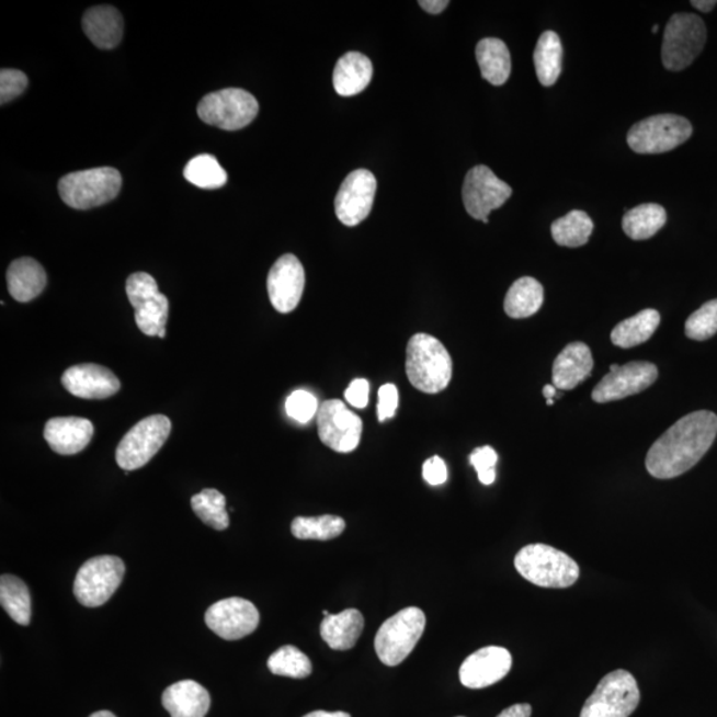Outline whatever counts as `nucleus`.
I'll use <instances>...</instances> for the list:
<instances>
[{
	"label": "nucleus",
	"instance_id": "obj_52",
	"mask_svg": "<svg viewBox=\"0 0 717 717\" xmlns=\"http://www.w3.org/2000/svg\"><path fill=\"white\" fill-rule=\"evenodd\" d=\"M166 335H167V330H166V329H162V330L159 332V335H157V337H159L160 339H163V338H166Z\"/></svg>",
	"mask_w": 717,
	"mask_h": 717
},
{
	"label": "nucleus",
	"instance_id": "obj_53",
	"mask_svg": "<svg viewBox=\"0 0 717 717\" xmlns=\"http://www.w3.org/2000/svg\"><path fill=\"white\" fill-rule=\"evenodd\" d=\"M658 31H659V26H658V24H656V26H652V33H653V34H657Z\"/></svg>",
	"mask_w": 717,
	"mask_h": 717
},
{
	"label": "nucleus",
	"instance_id": "obj_36",
	"mask_svg": "<svg viewBox=\"0 0 717 717\" xmlns=\"http://www.w3.org/2000/svg\"><path fill=\"white\" fill-rule=\"evenodd\" d=\"M344 530V520L330 514L297 517L292 524L293 536L298 539L330 540L341 536Z\"/></svg>",
	"mask_w": 717,
	"mask_h": 717
},
{
	"label": "nucleus",
	"instance_id": "obj_41",
	"mask_svg": "<svg viewBox=\"0 0 717 717\" xmlns=\"http://www.w3.org/2000/svg\"><path fill=\"white\" fill-rule=\"evenodd\" d=\"M470 464L478 475L483 486H492L496 481V464L499 462V456L492 446L486 445L471 452Z\"/></svg>",
	"mask_w": 717,
	"mask_h": 717
},
{
	"label": "nucleus",
	"instance_id": "obj_48",
	"mask_svg": "<svg viewBox=\"0 0 717 717\" xmlns=\"http://www.w3.org/2000/svg\"><path fill=\"white\" fill-rule=\"evenodd\" d=\"M691 4L702 12H710L716 8L717 2L716 0H692Z\"/></svg>",
	"mask_w": 717,
	"mask_h": 717
},
{
	"label": "nucleus",
	"instance_id": "obj_56",
	"mask_svg": "<svg viewBox=\"0 0 717 717\" xmlns=\"http://www.w3.org/2000/svg\"><path fill=\"white\" fill-rule=\"evenodd\" d=\"M458 717H464V716H458Z\"/></svg>",
	"mask_w": 717,
	"mask_h": 717
},
{
	"label": "nucleus",
	"instance_id": "obj_33",
	"mask_svg": "<svg viewBox=\"0 0 717 717\" xmlns=\"http://www.w3.org/2000/svg\"><path fill=\"white\" fill-rule=\"evenodd\" d=\"M594 224L589 214L582 210H571L565 217L558 218L551 225V236L559 247L580 248L589 242Z\"/></svg>",
	"mask_w": 717,
	"mask_h": 717
},
{
	"label": "nucleus",
	"instance_id": "obj_50",
	"mask_svg": "<svg viewBox=\"0 0 717 717\" xmlns=\"http://www.w3.org/2000/svg\"><path fill=\"white\" fill-rule=\"evenodd\" d=\"M543 394L546 400L555 399L557 396V388L555 385H546L543 389Z\"/></svg>",
	"mask_w": 717,
	"mask_h": 717
},
{
	"label": "nucleus",
	"instance_id": "obj_51",
	"mask_svg": "<svg viewBox=\"0 0 717 717\" xmlns=\"http://www.w3.org/2000/svg\"><path fill=\"white\" fill-rule=\"evenodd\" d=\"M90 717H116L110 710H99V713L92 714Z\"/></svg>",
	"mask_w": 717,
	"mask_h": 717
},
{
	"label": "nucleus",
	"instance_id": "obj_30",
	"mask_svg": "<svg viewBox=\"0 0 717 717\" xmlns=\"http://www.w3.org/2000/svg\"><path fill=\"white\" fill-rule=\"evenodd\" d=\"M562 56L564 48L559 36L555 31H545L534 49V66L540 84L551 87L557 83L562 72Z\"/></svg>",
	"mask_w": 717,
	"mask_h": 717
},
{
	"label": "nucleus",
	"instance_id": "obj_35",
	"mask_svg": "<svg viewBox=\"0 0 717 717\" xmlns=\"http://www.w3.org/2000/svg\"><path fill=\"white\" fill-rule=\"evenodd\" d=\"M191 504L193 512L204 524L218 532L228 530L230 519L226 512V499L217 489H204L192 497Z\"/></svg>",
	"mask_w": 717,
	"mask_h": 717
},
{
	"label": "nucleus",
	"instance_id": "obj_22",
	"mask_svg": "<svg viewBox=\"0 0 717 717\" xmlns=\"http://www.w3.org/2000/svg\"><path fill=\"white\" fill-rule=\"evenodd\" d=\"M594 368V358L587 344L581 342L566 345L553 364V385L570 391L589 379Z\"/></svg>",
	"mask_w": 717,
	"mask_h": 717
},
{
	"label": "nucleus",
	"instance_id": "obj_18",
	"mask_svg": "<svg viewBox=\"0 0 717 717\" xmlns=\"http://www.w3.org/2000/svg\"><path fill=\"white\" fill-rule=\"evenodd\" d=\"M306 285L305 269L294 254H285L270 269L268 292L276 311L288 314L298 307Z\"/></svg>",
	"mask_w": 717,
	"mask_h": 717
},
{
	"label": "nucleus",
	"instance_id": "obj_14",
	"mask_svg": "<svg viewBox=\"0 0 717 717\" xmlns=\"http://www.w3.org/2000/svg\"><path fill=\"white\" fill-rule=\"evenodd\" d=\"M512 196V187L486 166L471 168L465 178L463 201L470 217L483 221Z\"/></svg>",
	"mask_w": 717,
	"mask_h": 717
},
{
	"label": "nucleus",
	"instance_id": "obj_23",
	"mask_svg": "<svg viewBox=\"0 0 717 717\" xmlns=\"http://www.w3.org/2000/svg\"><path fill=\"white\" fill-rule=\"evenodd\" d=\"M162 706L172 717H205L210 695L200 683L182 681L163 691Z\"/></svg>",
	"mask_w": 717,
	"mask_h": 717
},
{
	"label": "nucleus",
	"instance_id": "obj_42",
	"mask_svg": "<svg viewBox=\"0 0 717 717\" xmlns=\"http://www.w3.org/2000/svg\"><path fill=\"white\" fill-rule=\"evenodd\" d=\"M29 79L19 69H2L0 72V102L8 104L26 91Z\"/></svg>",
	"mask_w": 717,
	"mask_h": 717
},
{
	"label": "nucleus",
	"instance_id": "obj_12",
	"mask_svg": "<svg viewBox=\"0 0 717 717\" xmlns=\"http://www.w3.org/2000/svg\"><path fill=\"white\" fill-rule=\"evenodd\" d=\"M128 299L135 308L138 329L147 337H157L166 329L169 314V300L159 291L156 280L148 273H135L127 280Z\"/></svg>",
	"mask_w": 717,
	"mask_h": 717
},
{
	"label": "nucleus",
	"instance_id": "obj_2",
	"mask_svg": "<svg viewBox=\"0 0 717 717\" xmlns=\"http://www.w3.org/2000/svg\"><path fill=\"white\" fill-rule=\"evenodd\" d=\"M406 371L408 380L419 391L439 394L449 386L452 357L439 339L417 333L407 345Z\"/></svg>",
	"mask_w": 717,
	"mask_h": 717
},
{
	"label": "nucleus",
	"instance_id": "obj_39",
	"mask_svg": "<svg viewBox=\"0 0 717 717\" xmlns=\"http://www.w3.org/2000/svg\"><path fill=\"white\" fill-rule=\"evenodd\" d=\"M717 332V299L704 304L699 310L691 314L685 322V335L692 341L703 342L715 337Z\"/></svg>",
	"mask_w": 717,
	"mask_h": 717
},
{
	"label": "nucleus",
	"instance_id": "obj_25",
	"mask_svg": "<svg viewBox=\"0 0 717 717\" xmlns=\"http://www.w3.org/2000/svg\"><path fill=\"white\" fill-rule=\"evenodd\" d=\"M47 286L46 270L33 258H19L8 272V287L11 297L21 304L33 300Z\"/></svg>",
	"mask_w": 717,
	"mask_h": 717
},
{
	"label": "nucleus",
	"instance_id": "obj_32",
	"mask_svg": "<svg viewBox=\"0 0 717 717\" xmlns=\"http://www.w3.org/2000/svg\"><path fill=\"white\" fill-rule=\"evenodd\" d=\"M667 223V213L658 204H644L625 214L624 231L634 241H645L657 235Z\"/></svg>",
	"mask_w": 717,
	"mask_h": 717
},
{
	"label": "nucleus",
	"instance_id": "obj_3",
	"mask_svg": "<svg viewBox=\"0 0 717 717\" xmlns=\"http://www.w3.org/2000/svg\"><path fill=\"white\" fill-rule=\"evenodd\" d=\"M515 569L526 581L546 589H566L580 578V566L556 547L533 544L522 547L514 558Z\"/></svg>",
	"mask_w": 717,
	"mask_h": 717
},
{
	"label": "nucleus",
	"instance_id": "obj_34",
	"mask_svg": "<svg viewBox=\"0 0 717 717\" xmlns=\"http://www.w3.org/2000/svg\"><path fill=\"white\" fill-rule=\"evenodd\" d=\"M0 603L18 625H30L31 596L27 584L21 578L10 574L0 578Z\"/></svg>",
	"mask_w": 717,
	"mask_h": 717
},
{
	"label": "nucleus",
	"instance_id": "obj_43",
	"mask_svg": "<svg viewBox=\"0 0 717 717\" xmlns=\"http://www.w3.org/2000/svg\"><path fill=\"white\" fill-rule=\"evenodd\" d=\"M399 406L398 388L394 385H385L379 389V402H377V418L380 421L392 419Z\"/></svg>",
	"mask_w": 717,
	"mask_h": 717
},
{
	"label": "nucleus",
	"instance_id": "obj_46",
	"mask_svg": "<svg viewBox=\"0 0 717 717\" xmlns=\"http://www.w3.org/2000/svg\"><path fill=\"white\" fill-rule=\"evenodd\" d=\"M420 8L428 12V14L437 15L448 8V0H420Z\"/></svg>",
	"mask_w": 717,
	"mask_h": 717
},
{
	"label": "nucleus",
	"instance_id": "obj_8",
	"mask_svg": "<svg viewBox=\"0 0 717 717\" xmlns=\"http://www.w3.org/2000/svg\"><path fill=\"white\" fill-rule=\"evenodd\" d=\"M198 116L204 123L224 130H239L253 122L260 112L257 99L241 88H225L201 100Z\"/></svg>",
	"mask_w": 717,
	"mask_h": 717
},
{
	"label": "nucleus",
	"instance_id": "obj_20",
	"mask_svg": "<svg viewBox=\"0 0 717 717\" xmlns=\"http://www.w3.org/2000/svg\"><path fill=\"white\" fill-rule=\"evenodd\" d=\"M61 385L69 394L88 400L111 398L122 388L111 369L92 363L69 367L61 376Z\"/></svg>",
	"mask_w": 717,
	"mask_h": 717
},
{
	"label": "nucleus",
	"instance_id": "obj_21",
	"mask_svg": "<svg viewBox=\"0 0 717 717\" xmlns=\"http://www.w3.org/2000/svg\"><path fill=\"white\" fill-rule=\"evenodd\" d=\"M93 424L83 418H54L44 426V439L52 449L62 456L84 451L93 437Z\"/></svg>",
	"mask_w": 717,
	"mask_h": 717
},
{
	"label": "nucleus",
	"instance_id": "obj_15",
	"mask_svg": "<svg viewBox=\"0 0 717 717\" xmlns=\"http://www.w3.org/2000/svg\"><path fill=\"white\" fill-rule=\"evenodd\" d=\"M656 364L649 362H631L625 366L613 364L610 373L598 383L591 394L595 402H610L644 392L658 379Z\"/></svg>",
	"mask_w": 717,
	"mask_h": 717
},
{
	"label": "nucleus",
	"instance_id": "obj_9",
	"mask_svg": "<svg viewBox=\"0 0 717 717\" xmlns=\"http://www.w3.org/2000/svg\"><path fill=\"white\" fill-rule=\"evenodd\" d=\"M691 136L687 118L664 113L635 124L628 132L627 143L639 155H659L682 146Z\"/></svg>",
	"mask_w": 717,
	"mask_h": 717
},
{
	"label": "nucleus",
	"instance_id": "obj_7",
	"mask_svg": "<svg viewBox=\"0 0 717 717\" xmlns=\"http://www.w3.org/2000/svg\"><path fill=\"white\" fill-rule=\"evenodd\" d=\"M637 679L626 670H615L601 679L580 717H628L639 706Z\"/></svg>",
	"mask_w": 717,
	"mask_h": 717
},
{
	"label": "nucleus",
	"instance_id": "obj_54",
	"mask_svg": "<svg viewBox=\"0 0 717 717\" xmlns=\"http://www.w3.org/2000/svg\"><path fill=\"white\" fill-rule=\"evenodd\" d=\"M546 405H547V406H553V405H555V399L546 400Z\"/></svg>",
	"mask_w": 717,
	"mask_h": 717
},
{
	"label": "nucleus",
	"instance_id": "obj_4",
	"mask_svg": "<svg viewBox=\"0 0 717 717\" xmlns=\"http://www.w3.org/2000/svg\"><path fill=\"white\" fill-rule=\"evenodd\" d=\"M122 186L117 169L104 167L66 174L59 181L58 191L69 207L87 210L115 200Z\"/></svg>",
	"mask_w": 717,
	"mask_h": 717
},
{
	"label": "nucleus",
	"instance_id": "obj_38",
	"mask_svg": "<svg viewBox=\"0 0 717 717\" xmlns=\"http://www.w3.org/2000/svg\"><path fill=\"white\" fill-rule=\"evenodd\" d=\"M270 672L274 675L305 679L311 675V660L295 646H283L268 660Z\"/></svg>",
	"mask_w": 717,
	"mask_h": 717
},
{
	"label": "nucleus",
	"instance_id": "obj_10",
	"mask_svg": "<svg viewBox=\"0 0 717 717\" xmlns=\"http://www.w3.org/2000/svg\"><path fill=\"white\" fill-rule=\"evenodd\" d=\"M171 431V420L163 414L138 421L117 446L118 467L127 471L146 467L166 444Z\"/></svg>",
	"mask_w": 717,
	"mask_h": 717
},
{
	"label": "nucleus",
	"instance_id": "obj_44",
	"mask_svg": "<svg viewBox=\"0 0 717 717\" xmlns=\"http://www.w3.org/2000/svg\"><path fill=\"white\" fill-rule=\"evenodd\" d=\"M423 477L432 487L443 486L448 478V469H446L443 458L439 456L428 458L423 465Z\"/></svg>",
	"mask_w": 717,
	"mask_h": 717
},
{
	"label": "nucleus",
	"instance_id": "obj_1",
	"mask_svg": "<svg viewBox=\"0 0 717 717\" xmlns=\"http://www.w3.org/2000/svg\"><path fill=\"white\" fill-rule=\"evenodd\" d=\"M717 436V417L696 411L678 420L656 443L646 457V469L659 480L685 474L702 460Z\"/></svg>",
	"mask_w": 717,
	"mask_h": 717
},
{
	"label": "nucleus",
	"instance_id": "obj_13",
	"mask_svg": "<svg viewBox=\"0 0 717 717\" xmlns=\"http://www.w3.org/2000/svg\"><path fill=\"white\" fill-rule=\"evenodd\" d=\"M317 424L320 442L338 453L355 451L361 443L363 423L342 400L331 399L319 407Z\"/></svg>",
	"mask_w": 717,
	"mask_h": 717
},
{
	"label": "nucleus",
	"instance_id": "obj_49",
	"mask_svg": "<svg viewBox=\"0 0 717 717\" xmlns=\"http://www.w3.org/2000/svg\"><path fill=\"white\" fill-rule=\"evenodd\" d=\"M304 717H351L348 713H342V710H337V713H326V710H314V713L307 714Z\"/></svg>",
	"mask_w": 717,
	"mask_h": 717
},
{
	"label": "nucleus",
	"instance_id": "obj_5",
	"mask_svg": "<svg viewBox=\"0 0 717 717\" xmlns=\"http://www.w3.org/2000/svg\"><path fill=\"white\" fill-rule=\"evenodd\" d=\"M425 614L407 607L387 619L375 638V651L383 664L399 665L413 651L425 630Z\"/></svg>",
	"mask_w": 717,
	"mask_h": 717
},
{
	"label": "nucleus",
	"instance_id": "obj_47",
	"mask_svg": "<svg viewBox=\"0 0 717 717\" xmlns=\"http://www.w3.org/2000/svg\"><path fill=\"white\" fill-rule=\"evenodd\" d=\"M532 716V706L527 703L514 704V706L509 707L497 717H531Z\"/></svg>",
	"mask_w": 717,
	"mask_h": 717
},
{
	"label": "nucleus",
	"instance_id": "obj_16",
	"mask_svg": "<svg viewBox=\"0 0 717 717\" xmlns=\"http://www.w3.org/2000/svg\"><path fill=\"white\" fill-rule=\"evenodd\" d=\"M260 619V612L253 603L238 596L214 603L205 614L207 627L225 640L248 637L257 630Z\"/></svg>",
	"mask_w": 717,
	"mask_h": 717
},
{
	"label": "nucleus",
	"instance_id": "obj_28",
	"mask_svg": "<svg viewBox=\"0 0 717 717\" xmlns=\"http://www.w3.org/2000/svg\"><path fill=\"white\" fill-rule=\"evenodd\" d=\"M476 58L481 77L493 86L505 84L512 72L511 53L507 44L497 37H486L478 42Z\"/></svg>",
	"mask_w": 717,
	"mask_h": 717
},
{
	"label": "nucleus",
	"instance_id": "obj_31",
	"mask_svg": "<svg viewBox=\"0 0 717 717\" xmlns=\"http://www.w3.org/2000/svg\"><path fill=\"white\" fill-rule=\"evenodd\" d=\"M660 325V314L652 308L640 311L616 325L612 332V342L616 348L633 349L644 344L653 335Z\"/></svg>",
	"mask_w": 717,
	"mask_h": 717
},
{
	"label": "nucleus",
	"instance_id": "obj_6",
	"mask_svg": "<svg viewBox=\"0 0 717 717\" xmlns=\"http://www.w3.org/2000/svg\"><path fill=\"white\" fill-rule=\"evenodd\" d=\"M707 41L703 19L695 14L672 15L664 30L662 60L670 71H683L701 55Z\"/></svg>",
	"mask_w": 717,
	"mask_h": 717
},
{
	"label": "nucleus",
	"instance_id": "obj_24",
	"mask_svg": "<svg viewBox=\"0 0 717 717\" xmlns=\"http://www.w3.org/2000/svg\"><path fill=\"white\" fill-rule=\"evenodd\" d=\"M81 23L88 39L99 48H115L123 39V16L112 5H96L88 10Z\"/></svg>",
	"mask_w": 717,
	"mask_h": 717
},
{
	"label": "nucleus",
	"instance_id": "obj_40",
	"mask_svg": "<svg viewBox=\"0 0 717 717\" xmlns=\"http://www.w3.org/2000/svg\"><path fill=\"white\" fill-rule=\"evenodd\" d=\"M318 411L319 406L316 396L304 391V389L293 392L286 400V412L288 417L297 420L298 423H308V421L318 414Z\"/></svg>",
	"mask_w": 717,
	"mask_h": 717
},
{
	"label": "nucleus",
	"instance_id": "obj_17",
	"mask_svg": "<svg viewBox=\"0 0 717 717\" xmlns=\"http://www.w3.org/2000/svg\"><path fill=\"white\" fill-rule=\"evenodd\" d=\"M376 179L367 169H357L345 178L335 197V213L345 226H356L369 216L373 209Z\"/></svg>",
	"mask_w": 717,
	"mask_h": 717
},
{
	"label": "nucleus",
	"instance_id": "obj_37",
	"mask_svg": "<svg viewBox=\"0 0 717 717\" xmlns=\"http://www.w3.org/2000/svg\"><path fill=\"white\" fill-rule=\"evenodd\" d=\"M184 178L201 189H218L228 182V173L212 155H200L189 161Z\"/></svg>",
	"mask_w": 717,
	"mask_h": 717
},
{
	"label": "nucleus",
	"instance_id": "obj_55",
	"mask_svg": "<svg viewBox=\"0 0 717 717\" xmlns=\"http://www.w3.org/2000/svg\"><path fill=\"white\" fill-rule=\"evenodd\" d=\"M323 615H325V616H329V615H330V613H329V612H327V610H323Z\"/></svg>",
	"mask_w": 717,
	"mask_h": 717
},
{
	"label": "nucleus",
	"instance_id": "obj_26",
	"mask_svg": "<svg viewBox=\"0 0 717 717\" xmlns=\"http://www.w3.org/2000/svg\"><path fill=\"white\" fill-rule=\"evenodd\" d=\"M364 618L356 608L325 616L320 624V637L337 651H348L356 645L363 633Z\"/></svg>",
	"mask_w": 717,
	"mask_h": 717
},
{
	"label": "nucleus",
	"instance_id": "obj_11",
	"mask_svg": "<svg viewBox=\"0 0 717 717\" xmlns=\"http://www.w3.org/2000/svg\"><path fill=\"white\" fill-rule=\"evenodd\" d=\"M125 574L123 559L115 556H100L88 559L78 571L73 594L80 605L99 607L116 593Z\"/></svg>",
	"mask_w": 717,
	"mask_h": 717
},
{
	"label": "nucleus",
	"instance_id": "obj_45",
	"mask_svg": "<svg viewBox=\"0 0 717 717\" xmlns=\"http://www.w3.org/2000/svg\"><path fill=\"white\" fill-rule=\"evenodd\" d=\"M344 398L350 406L363 410L368 406L369 401V383L366 379H355L345 389Z\"/></svg>",
	"mask_w": 717,
	"mask_h": 717
},
{
	"label": "nucleus",
	"instance_id": "obj_29",
	"mask_svg": "<svg viewBox=\"0 0 717 717\" xmlns=\"http://www.w3.org/2000/svg\"><path fill=\"white\" fill-rule=\"evenodd\" d=\"M544 304V287L532 276L515 281L505 297L504 308L509 317L524 319L533 317Z\"/></svg>",
	"mask_w": 717,
	"mask_h": 717
},
{
	"label": "nucleus",
	"instance_id": "obj_19",
	"mask_svg": "<svg viewBox=\"0 0 717 717\" xmlns=\"http://www.w3.org/2000/svg\"><path fill=\"white\" fill-rule=\"evenodd\" d=\"M512 663V653L504 647H483L464 660L460 682L470 690L490 687L509 674Z\"/></svg>",
	"mask_w": 717,
	"mask_h": 717
},
{
	"label": "nucleus",
	"instance_id": "obj_27",
	"mask_svg": "<svg viewBox=\"0 0 717 717\" xmlns=\"http://www.w3.org/2000/svg\"><path fill=\"white\" fill-rule=\"evenodd\" d=\"M373 62L361 53L342 56L333 69V88L341 96H355L366 90L373 79Z\"/></svg>",
	"mask_w": 717,
	"mask_h": 717
}]
</instances>
